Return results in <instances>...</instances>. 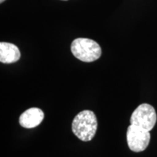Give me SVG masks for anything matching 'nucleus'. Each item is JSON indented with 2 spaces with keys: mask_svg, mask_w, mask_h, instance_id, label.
<instances>
[{
  "mask_svg": "<svg viewBox=\"0 0 157 157\" xmlns=\"http://www.w3.org/2000/svg\"><path fill=\"white\" fill-rule=\"evenodd\" d=\"M98 129L97 117L93 111L84 110L74 117L72 121V132L79 140L90 141L95 137Z\"/></svg>",
  "mask_w": 157,
  "mask_h": 157,
  "instance_id": "1",
  "label": "nucleus"
},
{
  "mask_svg": "<svg viewBox=\"0 0 157 157\" xmlns=\"http://www.w3.org/2000/svg\"><path fill=\"white\" fill-rule=\"evenodd\" d=\"M71 52L81 61L90 63L95 61L101 56V48L93 39L77 38L72 42Z\"/></svg>",
  "mask_w": 157,
  "mask_h": 157,
  "instance_id": "2",
  "label": "nucleus"
},
{
  "mask_svg": "<svg viewBox=\"0 0 157 157\" xmlns=\"http://www.w3.org/2000/svg\"><path fill=\"white\" fill-rule=\"evenodd\" d=\"M157 116L152 105L143 103L133 111L130 117V124L151 131L156 123Z\"/></svg>",
  "mask_w": 157,
  "mask_h": 157,
  "instance_id": "3",
  "label": "nucleus"
},
{
  "mask_svg": "<svg viewBox=\"0 0 157 157\" xmlns=\"http://www.w3.org/2000/svg\"><path fill=\"white\" fill-rule=\"evenodd\" d=\"M150 131L130 124L127 131V141L129 149L134 152L146 150L151 140Z\"/></svg>",
  "mask_w": 157,
  "mask_h": 157,
  "instance_id": "4",
  "label": "nucleus"
},
{
  "mask_svg": "<svg viewBox=\"0 0 157 157\" xmlns=\"http://www.w3.org/2000/svg\"><path fill=\"white\" fill-rule=\"evenodd\" d=\"M44 117V113L39 108H31L20 116L19 123L24 128L31 129L39 126Z\"/></svg>",
  "mask_w": 157,
  "mask_h": 157,
  "instance_id": "5",
  "label": "nucleus"
},
{
  "mask_svg": "<svg viewBox=\"0 0 157 157\" xmlns=\"http://www.w3.org/2000/svg\"><path fill=\"white\" fill-rule=\"evenodd\" d=\"M21 52L16 45L9 42L0 43V61L3 63H13L21 58Z\"/></svg>",
  "mask_w": 157,
  "mask_h": 157,
  "instance_id": "6",
  "label": "nucleus"
},
{
  "mask_svg": "<svg viewBox=\"0 0 157 157\" xmlns=\"http://www.w3.org/2000/svg\"><path fill=\"white\" fill-rule=\"evenodd\" d=\"M4 1H5V0H0V2H1V3H2Z\"/></svg>",
  "mask_w": 157,
  "mask_h": 157,
  "instance_id": "7",
  "label": "nucleus"
},
{
  "mask_svg": "<svg viewBox=\"0 0 157 157\" xmlns=\"http://www.w3.org/2000/svg\"><path fill=\"white\" fill-rule=\"evenodd\" d=\"M63 1H67V0H63Z\"/></svg>",
  "mask_w": 157,
  "mask_h": 157,
  "instance_id": "8",
  "label": "nucleus"
}]
</instances>
